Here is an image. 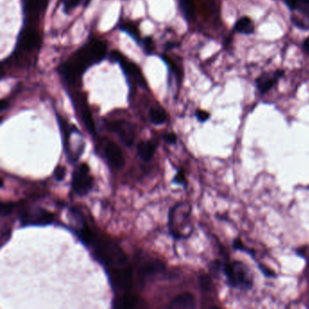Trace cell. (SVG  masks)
I'll return each instance as SVG.
<instances>
[{
	"label": "cell",
	"mask_w": 309,
	"mask_h": 309,
	"mask_svg": "<svg viewBox=\"0 0 309 309\" xmlns=\"http://www.w3.org/2000/svg\"><path fill=\"white\" fill-rule=\"evenodd\" d=\"M106 53L107 47L103 41L93 40L84 44L62 65L61 74L64 81L67 84L75 85L89 66L104 60Z\"/></svg>",
	"instance_id": "cell-1"
},
{
	"label": "cell",
	"mask_w": 309,
	"mask_h": 309,
	"mask_svg": "<svg viewBox=\"0 0 309 309\" xmlns=\"http://www.w3.org/2000/svg\"><path fill=\"white\" fill-rule=\"evenodd\" d=\"M93 256L103 266L110 269L127 265V257L111 239L106 237H97L92 245Z\"/></svg>",
	"instance_id": "cell-2"
},
{
	"label": "cell",
	"mask_w": 309,
	"mask_h": 309,
	"mask_svg": "<svg viewBox=\"0 0 309 309\" xmlns=\"http://www.w3.org/2000/svg\"><path fill=\"white\" fill-rule=\"evenodd\" d=\"M220 267L229 287L241 290L252 289L253 278L249 269L241 261L220 262Z\"/></svg>",
	"instance_id": "cell-3"
},
{
	"label": "cell",
	"mask_w": 309,
	"mask_h": 309,
	"mask_svg": "<svg viewBox=\"0 0 309 309\" xmlns=\"http://www.w3.org/2000/svg\"><path fill=\"white\" fill-rule=\"evenodd\" d=\"M109 280L116 292L128 293L133 288V269L129 265L109 270Z\"/></svg>",
	"instance_id": "cell-4"
},
{
	"label": "cell",
	"mask_w": 309,
	"mask_h": 309,
	"mask_svg": "<svg viewBox=\"0 0 309 309\" xmlns=\"http://www.w3.org/2000/svg\"><path fill=\"white\" fill-rule=\"evenodd\" d=\"M93 179L90 174V169L86 163L79 165L74 172L72 179V187L77 195L84 196L92 189Z\"/></svg>",
	"instance_id": "cell-5"
},
{
	"label": "cell",
	"mask_w": 309,
	"mask_h": 309,
	"mask_svg": "<svg viewBox=\"0 0 309 309\" xmlns=\"http://www.w3.org/2000/svg\"><path fill=\"white\" fill-rule=\"evenodd\" d=\"M55 216L43 208L25 209L20 214V221L23 226H44L53 223Z\"/></svg>",
	"instance_id": "cell-6"
},
{
	"label": "cell",
	"mask_w": 309,
	"mask_h": 309,
	"mask_svg": "<svg viewBox=\"0 0 309 309\" xmlns=\"http://www.w3.org/2000/svg\"><path fill=\"white\" fill-rule=\"evenodd\" d=\"M110 57L111 60L118 62L120 64L121 67L125 73V75L130 77L132 80L134 81L138 85H140L142 88L147 87V83L145 77L142 76L141 71L137 64L126 59L125 56L118 51H112L110 55Z\"/></svg>",
	"instance_id": "cell-7"
},
{
	"label": "cell",
	"mask_w": 309,
	"mask_h": 309,
	"mask_svg": "<svg viewBox=\"0 0 309 309\" xmlns=\"http://www.w3.org/2000/svg\"><path fill=\"white\" fill-rule=\"evenodd\" d=\"M109 130L116 133L122 142L130 147L135 140V127L133 124L125 120H115L110 122L107 125Z\"/></svg>",
	"instance_id": "cell-8"
},
{
	"label": "cell",
	"mask_w": 309,
	"mask_h": 309,
	"mask_svg": "<svg viewBox=\"0 0 309 309\" xmlns=\"http://www.w3.org/2000/svg\"><path fill=\"white\" fill-rule=\"evenodd\" d=\"M164 264L157 258H150L142 262L137 270V277L140 285L145 286L147 281L152 280L164 271Z\"/></svg>",
	"instance_id": "cell-9"
},
{
	"label": "cell",
	"mask_w": 309,
	"mask_h": 309,
	"mask_svg": "<svg viewBox=\"0 0 309 309\" xmlns=\"http://www.w3.org/2000/svg\"><path fill=\"white\" fill-rule=\"evenodd\" d=\"M40 43V34L31 26H28L23 28L18 36L17 49L22 52H32L38 49Z\"/></svg>",
	"instance_id": "cell-10"
},
{
	"label": "cell",
	"mask_w": 309,
	"mask_h": 309,
	"mask_svg": "<svg viewBox=\"0 0 309 309\" xmlns=\"http://www.w3.org/2000/svg\"><path fill=\"white\" fill-rule=\"evenodd\" d=\"M49 4V0H23L26 23L32 26L38 23Z\"/></svg>",
	"instance_id": "cell-11"
},
{
	"label": "cell",
	"mask_w": 309,
	"mask_h": 309,
	"mask_svg": "<svg viewBox=\"0 0 309 309\" xmlns=\"http://www.w3.org/2000/svg\"><path fill=\"white\" fill-rule=\"evenodd\" d=\"M103 153L110 166L115 170H121L125 165V157L122 149L111 140H106L104 145Z\"/></svg>",
	"instance_id": "cell-12"
},
{
	"label": "cell",
	"mask_w": 309,
	"mask_h": 309,
	"mask_svg": "<svg viewBox=\"0 0 309 309\" xmlns=\"http://www.w3.org/2000/svg\"><path fill=\"white\" fill-rule=\"evenodd\" d=\"M283 70H277L274 73H263L256 79V86L261 94H265L273 88L277 81L284 76Z\"/></svg>",
	"instance_id": "cell-13"
},
{
	"label": "cell",
	"mask_w": 309,
	"mask_h": 309,
	"mask_svg": "<svg viewBox=\"0 0 309 309\" xmlns=\"http://www.w3.org/2000/svg\"><path fill=\"white\" fill-rule=\"evenodd\" d=\"M196 307V298L194 295L189 292L180 294L174 297L169 305V308L182 309L195 308Z\"/></svg>",
	"instance_id": "cell-14"
},
{
	"label": "cell",
	"mask_w": 309,
	"mask_h": 309,
	"mask_svg": "<svg viewBox=\"0 0 309 309\" xmlns=\"http://www.w3.org/2000/svg\"><path fill=\"white\" fill-rule=\"evenodd\" d=\"M75 103L80 111L81 117H82V120L84 122L85 127L92 134H96L94 123L92 120V114L89 110L88 105L86 104V101L84 98L78 97L77 100H75Z\"/></svg>",
	"instance_id": "cell-15"
},
{
	"label": "cell",
	"mask_w": 309,
	"mask_h": 309,
	"mask_svg": "<svg viewBox=\"0 0 309 309\" xmlns=\"http://www.w3.org/2000/svg\"><path fill=\"white\" fill-rule=\"evenodd\" d=\"M156 151V145L152 140L140 141L137 145V153L142 161H150L154 156Z\"/></svg>",
	"instance_id": "cell-16"
},
{
	"label": "cell",
	"mask_w": 309,
	"mask_h": 309,
	"mask_svg": "<svg viewBox=\"0 0 309 309\" xmlns=\"http://www.w3.org/2000/svg\"><path fill=\"white\" fill-rule=\"evenodd\" d=\"M139 299L136 296L130 295L128 293L121 295L120 297H117L112 303V306L115 308H133L135 307L138 303Z\"/></svg>",
	"instance_id": "cell-17"
},
{
	"label": "cell",
	"mask_w": 309,
	"mask_h": 309,
	"mask_svg": "<svg viewBox=\"0 0 309 309\" xmlns=\"http://www.w3.org/2000/svg\"><path fill=\"white\" fill-rule=\"evenodd\" d=\"M234 30L240 34L249 36L255 32V25L249 17L243 16L236 22L234 26Z\"/></svg>",
	"instance_id": "cell-18"
},
{
	"label": "cell",
	"mask_w": 309,
	"mask_h": 309,
	"mask_svg": "<svg viewBox=\"0 0 309 309\" xmlns=\"http://www.w3.org/2000/svg\"><path fill=\"white\" fill-rule=\"evenodd\" d=\"M149 119L153 125H163L167 121V113L161 107H153L149 112Z\"/></svg>",
	"instance_id": "cell-19"
},
{
	"label": "cell",
	"mask_w": 309,
	"mask_h": 309,
	"mask_svg": "<svg viewBox=\"0 0 309 309\" xmlns=\"http://www.w3.org/2000/svg\"><path fill=\"white\" fill-rule=\"evenodd\" d=\"M181 11L185 18L188 21H192L195 17V6L193 0H179Z\"/></svg>",
	"instance_id": "cell-20"
},
{
	"label": "cell",
	"mask_w": 309,
	"mask_h": 309,
	"mask_svg": "<svg viewBox=\"0 0 309 309\" xmlns=\"http://www.w3.org/2000/svg\"><path fill=\"white\" fill-rule=\"evenodd\" d=\"M121 28H122L123 31L127 33L128 35L132 36L135 40L139 41V39H140L139 31H138L136 27L134 25L132 24V23H124V24L122 25Z\"/></svg>",
	"instance_id": "cell-21"
},
{
	"label": "cell",
	"mask_w": 309,
	"mask_h": 309,
	"mask_svg": "<svg viewBox=\"0 0 309 309\" xmlns=\"http://www.w3.org/2000/svg\"><path fill=\"white\" fill-rule=\"evenodd\" d=\"M199 284L204 292H209L212 289V281L209 275H201L199 277Z\"/></svg>",
	"instance_id": "cell-22"
},
{
	"label": "cell",
	"mask_w": 309,
	"mask_h": 309,
	"mask_svg": "<svg viewBox=\"0 0 309 309\" xmlns=\"http://www.w3.org/2000/svg\"><path fill=\"white\" fill-rule=\"evenodd\" d=\"M66 174V170L64 168V166L59 165L55 169V172H54V177L57 181H63Z\"/></svg>",
	"instance_id": "cell-23"
},
{
	"label": "cell",
	"mask_w": 309,
	"mask_h": 309,
	"mask_svg": "<svg viewBox=\"0 0 309 309\" xmlns=\"http://www.w3.org/2000/svg\"><path fill=\"white\" fill-rule=\"evenodd\" d=\"M233 248L237 249V250H241L242 252L248 253L249 255H251L254 257V252H253L252 250L247 249L244 244L240 240H235V241H233Z\"/></svg>",
	"instance_id": "cell-24"
},
{
	"label": "cell",
	"mask_w": 309,
	"mask_h": 309,
	"mask_svg": "<svg viewBox=\"0 0 309 309\" xmlns=\"http://www.w3.org/2000/svg\"><path fill=\"white\" fill-rule=\"evenodd\" d=\"M81 0H64V11L68 13L73 8H76L78 5L80 4Z\"/></svg>",
	"instance_id": "cell-25"
},
{
	"label": "cell",
	"mask_w": 309,
	"mask_h": 309,
	"mask_svg": "<svg viewBox=\"0 0 309 309\" xmlns=\"http://www.w3.org/2000/svg\"><path fill=\"white\" fill-rule=\"evenodd\" d=\"M195 116H196L199 122L204 123L206 121L209 120L210 114L209 112L203 111V110H197L196 112H195Z\"/></svg>",
	"instance_id": "cell-26"
},
{
	"label": "cell",
	"mask_w": 309,
	"mask_h": 309,
	"mask_svg": "<svg viewBox=\"0 0 309 309\" xmlns=\"http://www.w3.org/2000/svg\"><path fill=\"white\" fill-rule=\"evenodd\" d=\"M291 21H292L293 25H295L297 28H300V29L307 30L309 28L308 26L306 25L305 21L301 20L300 18H298L297 16H292L291 17Z\"/></svg>",
	"instance_id": "cell-27"
},
{
	"label": "cell",
	"mask_w": 309,
	"mask_h": 309,
	"mask_svg": "<svg viewBox=\"0 0 309 309\" xmlns=\"http://www.w3.org/2000/svg\"><path fill=\"white\" fill-rule=\"evenodd\" d=\"M14 209V204L13 203H2L1 205V215L2 216H8L10 213L12 212Z\"/></svg>",
	"instance_id": "cell-28"
},
{
	"label": "cell",
	"mask_w": 309,
	"mask_h": 309,
	"mask_svg": "<svg viewBox=\"0 0 309 309\" xmlns=\"http://www.w3.org/2000/svg\"><path fill=\"white\" fill-rule=\"evenodd\" d=\"M174 181L176 184H185L186 179H185V173L184 172H183V170H180V171L177 173L176 176L174 177V181Z\"/></svg>",
	"instance_id": "cell-29"
},
{
	"label": "cell",
	"mask_w": 309,
	"mask_h": 309,
	"mask_svg": "<svg viewBox=\"0 0 309 309\" xmlns=\"http://www.w3.org/2000/svg\"><path fill=\"white\" fill-rule=\"evenodd\" d=\"M258 269L260 270L262 274L267 277H274L276 275H275V272H274L272 269H269L268 267H266L264 265H261V264H258Z\"/></svg>",
	"instance_id": "cell-30"
},
{
	"label": "cell",
	"mask_w": 309,
	"mask_h": 309,
	"mask_svg": "<svg viewBox=\"0 0 309 309\" xmlns=\"http://www.w3.org/2000/svg\"><path fill=\"white\" fill-rule=\"evenodd\" d=\"M144 44H145V50L147 53H152L153 50V41L152 38H145V40L144 41Z\"/></svg>",
	"instance_id": "cell-31"
},
{
	"label": "cell",
	"mask_w": 309,
	"mask_h": 309,
	"mask_svg": "<svg viewBox=\"0 0 309 309\" xmlns=\"http://www.w3.org/2000/svg\"><path fill=\"white\" fill-rule=\"evenodd\" d=\"M163 138H164V140H166V142H168L170 145H174V144H176L177 136L174 133H167V134H165Z\"/></svg>",
	"instance_id": "cell-32"
},
{
	"label": "cell",
	"mask_w": 309,
	"mask_h": 309,
	"mask_svg": "<svg viewBox=\"0 0 309 309\" xmlns=\"http://www.w3.org/2000/svg\"><path fill=\"white\" fill-rule=\"evenodd\" d=\"M286 5L289 7L291 10H296L297 8V0H284Z\"/></svg>",
	"instance_id": "cell-33"
},
{
	"label": "cell",
	"mask_w": 309,
	"mask_h": 309,
	"mask_svg": "<svg viewBox=\"0 0 309 309\" xmlns=\"http://www.w3.org/2000/svg\"><path fill=\"white\" fill-rule=\"evenodd\" d=\"M302 47H303V50H304L307 55H309V36L305 41H304V42H303Z\"/></svg>",
	"instance_id": "cell-34"
},
{
	"label": "cell",
	"mask_w": 309,
	"mask_h": 309,
	"mask_svg": "<svg viewBox=\"0 0 309 309\" xmlns=\"http://www.w3.org/2000/svg\"><path fill=\"white\" fill-rule=\"evenodd\" d=\"M8 104L6 102V101H2V104H1V111L3 112L5 111V109L8 108Z\"/></svg>",
	"instance_id": "cell-35"
}]
</instances>
